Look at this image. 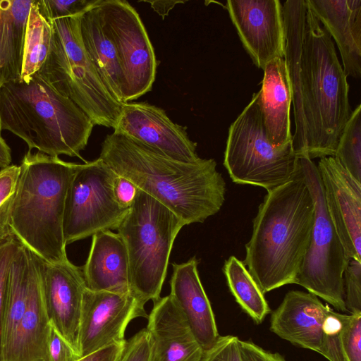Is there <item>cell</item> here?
I'll return each instance as SVG.
<instances>
[{
    "label": "cell",
    "instance_id": "obj_1",
    "mask_svg": "<svg viewBox=\"0 0 361 361\" xmlns=\"http://www.w3.org/2000/svg\"><path fill=\"white\" fill-rule=\"evenodd\" d=\"M283 5L285 51L293 105L292 145L298 157H334L353 110L349 85L329 34L307 0Z\"/></svg>",
    "mask_w": 361,
    "mask_h": 361
},
{
    "label": "cell",
    "instance_id": "obj_2",
    "mask_svg": "<svg viewBox=\"0 0 361 361\" xmlns=\"http://www.w3.org/2000/svg\"><path fill=\"white\" fill-rule=\"evenodd\" d=\"M99 158L171 209L185 225L203 223L225 202L226 182L214 159L178 161L114 133L105 137Z\"/></svg>",
    "mask_w": 361,
    "mask_h": 361
},
{
    "label": "cell",
    "instance_id": "obj_3",
    "mask_svg": "<svg viewBox=\"0 0 361 361\" xmlns=\"http://www.w3.org/2000/svg\"><path fill=\"white\" fill-rule=\"evenodd\" d=\"M314 219L313 198L299 163L290 180L267 191L245 245L243 263L264 294L295 283Z\"/></svg>",
    "mask_w": 361,
    "mask_h": 361
},
{
    "label": "cell",
    "instance_id": "obj_4",
    "mask_svg": "<svg viewBox=\"0 0 361 361\" xmlns=\"http://www.w3.org/2000/svg\"><path fill=\"white\" fill-rule=\"evenodd\" d=\"M90 118L37 73L0 89V131L21 138L29 150L49 156L78 157L94 127Z\"/></svg>",
    "mask_w": 361,
    "mask_h": 361
},
{
    "label": "cell",
    "instance_id": "obj_5",
    "mask_svg": "<svg viewBox=\"0 0 361 361\" xmlns=\"http://www.w3.org/2000/svg\"><path fill=\"white\" fill-rule=\"evenodd\" d=\"M11 213L14 236L47 262L68 259L63 230L65 202L71 180L80 164L28 150Z\"/></svg>",
    "mask_w": 361,
    "mask_h": 361
},
{
    "label": "cell",
    "instance_id": "obj_6",
    "mask_svg": "<svg viewBox=\"0 0 361 361\" xmlns=\"http://www.w3.org/2000/svg\"><path fill=\"white\" fill-rule=\"evenodd\" d=\"M185 224L139 190L117 228L128 257L130 293L143 305L159 300L174 240Z\"/></svg>",
    "mask_w": 361,
    "mask_h": 361
},
{
    "label": "cell",
    "instance_id": "obj_7",
    "mask_svg": "<svg viewBox=\"0 0 361 361\" xmlns=\"http://www.w3.org/2000/svg\"><path fill=\"white\" fill-rule=\"evenodd\" d=\"M82 14L50 22L49 54L37 74L72 100L94 125L114 128L123 104L107 90L83 47L80 35Z\"/></svg>",
    "mask_w": 361,
    "mask_h": 361
},
{
    "label": "cell",
    "instance_id": "obj_8",
    "mask_svg": "<svg viewBox=\"0 0 361 361\" xmlns=\"http://www.w3.org/2000/svg\"><path fill=\"white\" fill-rule=\"evenodd\" d=\"M224 165L234 183L267 191L290 180L298 170L292 142L275 147L268 137L259 90L228 128Z\"/></svg>",
    "mask_w": 361,
    "mask_h": 361
},
{
    "label": "cell",
    "instance_id": "obj_9",
    "mask_svg": "<svg viewBox=\"0 0 361 361\" xmlns=\"http://www.w3.org/2000/svg\"><path fill=\"white\" fill-rule=\"evenodd\" d=\"M314 204V219L308 249L295 283L320 298L336 310L345 312L343 276L347 255L329 216L317 165L298 157Z\"/></svg>",
    "mask_w": 361,
    "mask_h": 361
},
{
    "label": "cell",
    "instance_id": "obj_10",
    "mask_svg": "<svg viewBox=\"0 0 361 361\" xmlns=\"http://www.w3.org/2000/svg\"><path fill=\"white\" fill-rule=\"evenodd\" d=\"M117 174L101 159L80 164L69 184L63 222L66 245L97 233L117 229L129 209L116 202Z\"/></svg>",
    "mask_w": 361,
    "mask_h": 361
},
{
    "label": "cell",
    "instance_id": "obj_11",
    "mask_svg": "<svg viewBox=\"0 0 361 361\" xmlns=\"http://www.w3.org/2000/svg\"><path fill=\"white\" fill-rule=\"evenodd\" d=\"M350 317V314L340 313L324 305L312 293L291 290L272 312L270 330L329 361H346L341 338Z\"/></svg>",
    "mask_w": 361,
    "mask_h": 361
},
{
    "label": "cell",
    "instance_id": "obj_12",
    "mask_svg": "<svg viewBox=\"0 0 361 361\" xmlns=\"http://www.w3.org/2000/svg\"><path fill=\"white\" fill-rule=\"evenodd\" d=\"M98 7L116 46L123 77V102L150 91L157 62L145 25L126 1L99 0Z\"/></svg>",
    "mask_w": 361,
    "mask_h": 361
},
{
    "label": "cell",
    "instance_id": "obj_13",
    "mask_svg": "<svg viewBox=\"0 0 361 361\" xmlns=\"http://www.w3.org/2000/svg\"><path fill=\"white\" fill-rule=\"evenodd\" d=\"M140 317L148 318L145 305L131 293L92 291L86 288L78 333L80 357L126 341L124 334L128 324Z\"/></svg>",
    "mask_w": 361,
    "mask_h": 361
},
{
    "label": "cell",
    "instance_id": "obj_14",
    "mask_svg": "<svg viewBox=\"0 0 361 361\" xmlns=\"http://www.w3.org/2000/svg\"><path fill=\"white\" fill-rule=\"evenodd\" d=\"M230 18L254 64L264 69L277 58H284L285 25L279 0H228Z\"/></svg>",
    "mask_w": 361,
    "mask_h": 361
},
{
    "label": "cell",
    "instance_id": "obj_15",
    "mask_svg": "<svg viewBox=\"0 0 361 361\" xmlns=\"http://www.w3.org/2000/svg\"><path fill=\"white\" fill-rule=\"evenodd\" d=\"M325 205L349 258L361 262V183L334 157L317 165Z\"/></svg>",
    "mask_w": 361,
    "mask_h": 361
},
{
    "label": "cell",
    "instance_id": "obj_16",
    "mask_svg": "<svg viewBox=\"0 0 361 361\" xmlns=\"http://www.w3.org/2000/svg\"><path fill=\"white\" fill-rule=\"evenodd\" d=\"M114 130L174 159L195 162L200 159L186 127L173 123L164 109L147 102L123 103Z\"/></svg>",
    "mask_w": 361,
    "mask_h": 361
},
{
    "label": "cell",
    "instance_id": "obj_17",
    "mask_svg": "<svg viewBox=\"0 0 361 361\" xmlns=\"http://www.w3.org/2000/svg\"><path fill=\"white\" fill-rule=\"evenodd\" d=\"M40 274L50 323L79 354L80 319L83 293L87 288L82 267L68 259L51 263L40 258Z\"/></svg>",
    "mask_w": 361,
    "mask_h": 361
},
{
    "label": "cell",
    "instance_id": "obj_18",
    "mask_svg": "<svg viewBox=\"0 0 361 361\" xmlns=\"http://www.w3.org/2000/svg\"><path fill=\"white\" fill-rule=\"evenodd\" d=\"M146 329L149 361H202L204 350L170 295L154 302Z\"/></svg>",
    "mask_w": 361,
    "mask_h": 361
},
{
    "label": "cell",
    "instance_id": "obj_19",
    "mask_svg": "<svg viewBox=\"0 0 361 361\" xmlns=\"http://www.w3.org/2000/svg\"><path fill=\"white\" fill-rule=\"evenodd\" d=\"M198 264L195 257L186 262L172 264L170 295L204 352L214 345L219 335L210 302L199 276Z\"/></svg>",
    "mask_w": 361,
    "mask_h": 361
},
{
    "label": "cell",
    "instance_id": "obj_20",
    "mask_svg": "<svg viewBox=\"0 0 361 361\" xmlns=\"http://www.w3.org/2000/svg\"><path fill=\"white\" fill-rule=\"evenodd\" d=\"M334 40L347 75L361 78V0H307Z\"/></svg>",
    "mask_w": 361,
    "mask_h": 361
},
{
    "label": "cell",
    "instance_id": "obj_21",
    "mask_svg": "<svg viewBox=\"0 0 361 361\" xmlns=\"http://www.w3.org/2000/svg\"><path fill=\"white\" fill-rule=\"evenodd\" d=\"M82 270L90 290L130 293L127 250L118 233L106 230L93 235Z\"/></svg>",
    "mask_w": 361,
    "mask_h": 361
},
{
    "label": "cell",
    "instance_id": "obj_22",
    "mask_svg": "<svg viewBox=\"0 0 361 361\" xmlns=\"http://www.w3.org/2000/svg\"><path fill=\"white\" fill-rule=\"evenodd\" d=\"M50 329L42 288L40 258L32 252L26 307L7 361H47Z\"/></svg>",
    "mask_w": 361,
    "mask_h": 361
},
{
    "label": "cell",
    "instance_id": "obj_23",
    "mask_svg": "<svg viewBox=\"0 0 361 361\" xmlns=\"http://www.w3.org/2000/svg\"><path fill=\"white\" fill-rule=\"evenodd\" d=\"M99 0L80 17V35L83 47L109 93L123 102V77L110 30L99 8Z\"/></svg>",
    "mask_w": 361,
    "mask_h": 361
},
{
    "label": "cell",
    "instance_id": "obj_24",
    "mask_svg": "<svg viewBox=\"0 0 361 361\" xmlns=\"http://www.w3.org/2000/svg\"><path fill=\"white\" fill-rule=\"evenodd\" d=\"M260 104L268 137L275 147L292 142L290 111L292 96L284 58H277L263 69Z\"/></svg>",
    "mask_w": 361,
    "mask_h": 361
},
{
    "label": "cell",
    "instance_id": "obj_25",
    "mask_svg": "<svg viewBox=\"0 0 361 361\" xmlns=\"http://www.w3.org/2000/svg\"><path fill=\"white\" fill-rule=\"evenodd\" d=\"M32 0H0V89L20 79Z\"/></svg>",
    "mask_w": 361,
    "mask_h": 361
},
{
    "label": "cell",
    "instance_id": "obj_26",
    "mask_svg": "<svg viewBox=\"0 0 361 361\" xmlns=\"http://www.w3.org/2000/svg\"><path fill=\"white\" fill-rule=\"evenodd\" d=\"M32 251L20 243L11 266L3 329L4 361L9 358L25 312Z\"/></svg>",
    "mask_w": 361,
    "mask_h": 361
},
{
    "label": "cell",
    "instance_id": "obj_27",
    "mask_svg": "<svg viewBox=\"0 0 361 361\" xmlns=\"http://www.w3.org/2000/svg\"><path fill=\"white\" fill-rule=\"evenodd\" d=\"M224 272L231 293L252 320L260 324L271 310L257 283L243 262L232 255L225 261Z\"/></svg>",
    "mask_w": 361,
    "mask_h": 361
},
{
    "label": "cell",
    "instance_id": "obj_28",
    "mask_svg": "<svg viewBox=\"0 0 361 361\" xmlns=\"http://www.w3.org/2000/svg\"><path fill=\"white\" fill-rule=\"evenodd\" d=\"M51 36V25L40 14L34 1L26 24L20 80L27 82L39 71L48 56Z\"/></svg>",
    "mask_w": 361,
    "mask_h": 361
},
{
    "label": "cell",
    "instance_id": "obj_29",
    "mask_svg": "<svg viewBox=\"0 0 361 361\" xmlns=\"http://www.w3.org/2000/svg\"><path fill=\"white\" fill-rule=\"evenodd\" d=\"M334 157L361 183V105L352 111L338 140Z\"/></svg>",
    "mask_w": 361,
    "mask_h": 361
},
{
    "label": "cell",
    "instance_id": "obj_30",
    "mask_svg": "<svg viewBox=\"0 0 361 361\" xmlns=\"http://www.w3.org/2000/svg\"><path fill=\"white\" fill-rule=\"evenodd\" d=\"M20 166L11 164L0 170V242L15 237L11 226V213Z\"/></svg>",
    "mask_w": 361,
    "mask_h": 361
},
{
    "label": "cell",
    "instance_id": "obj_31",
    "mask_svg": "<svg viewBox=\"0 0 361 361\" xmlns=\"http://www.w3.org/2000/svg\"><path fill=\"white\" fill-rule=\"evenodd\" d=\"M20 245L16 237L0 242V361H4L3 329L11 266Z\"/></svg>",
    "mask_w": 361,
    "mask_h": 361
},
{
    "label": "cell",
    "instance_id": "obj_32",
    "mask_svg": "<svg viewBox=\"0 0 361 361\" xmlns=\"http://www.w3.org/2000/svg\"><path fill=\"white\" fill-rule=\"evenodd\" d=\"M97 0H37L40 14L48 21L70 18L83 13Z\"/></svg>",
    "mask_w": 361,
    "mask_h": 361
},
{
    "label": "cell",
    "instance_id": "obj_33",
    "mask_svg": "<svg viewBox=\"0 0 361 361\" xmlns=\"http://www.w3.org/2000/svg\"><path fill=\"white\" fill-rule=\"evenodd\" d=\"M344 302L350 314L361 312V262L350 258L343 276Z\"/></svg>",
    "mask_w": 361,
    "mask_h": 361
},
{
    "label": "cell",
    "instance_id": "obj_34",
    "mask_svg": "<svg viewBox=\"0 0 361 361\" xmlns=\"http://www.w3.org/2000/svg\"><path fill=\"white\" fill-rule=\"evenodd\" d=\"M341 340L346 361H361V312L350 314Z\"/></svg>",
    "mask_w": 361,
    "mask_h": 361
},
{
    "label": "cell",
    "instance_id": "obj_35",
    "mask_svg": "<svg viewBox=\"0 0 361 361\" xmlns=\"http://www.w3.org/2000/svg\"><path fill=\"white\" fill-rule=\"evenodd\" d=\"M239 341L234 336H219L214 345L204 352L202 361H242Z\"/></svg>",
    "mask_w": 361,
    "mask_h": 361
},
{
    "label": "cell",
    "instance_id": "obj_36",
    "mask_svg": "<svg viewBox=\"0 0 361 361\" xmlns=\"http://www.w3.org/2000/svg\"><path fill=\"white\" fill-rule=\"evenodd\" d=\"M151 344L148 332L142 329L126 341L118 361H149Z\"/></svg>",
    "mask_w": 361,
    "mask_h": 361
},
{
    "label": "cell",
    "instance_id": "obj_37",
    "mask_svg": "<svg viewBox=\"0 0 361 361\" xmlns=\"http://www.w3.org/2000/svg\"><path fill=\"white\" fill-rule=\"evenodd\" d=\"M81 357L51 324L47 341V361H78Z\"/></svg>",
    "mask_w": 361,
    "mask_h": 361
},
{
    "label": "cell",
    "instance_id": "obj_38",
    "mask_svg": "<svg viewBox=\"0 0 361 361\" xmlns=\"http://www.w3.org/2000/svg\"><path fill=\"white\" fill-rule=\"evenodd\" d=\"M242 361H286L278 353L267 351L251 341H239Z\"/></svg>",
    "mask_w": 361,
    "mask_h": 361
},
{
    "label": "cell",
    "instance_id": "obj_39",
    "mask_svg": "<svg viewBox=\"0 0 361 361\" xmlns=\"http://www.w3.org/2000/svg\"><path fill=\"white\" fill-rule=\"evenodd\" d=\"M113 190L118 204L123 209H130L140 189L130 180L117 175Z\"/></svg>",
    "mask_w": 361,
    "mask_h": 361
},
{
    "label": "cell",
    "instance_id": "obj_40",
    "mask_svg": "<svg viewBox=\"0 0 361 361\" xmlns=\"http://www.w3.org/2000/svg\"><path fill=\"white\" fill-rule=\"evenodd\" d=\"M125 342L114 343L102 348L78 361H118L125 346Z\"/></svg>",
    "mask_w": 361,
    "mask_h": 361
},
{
    "label": "cell",
    "instance_id": "obj_41",
    "mask_svg": "<svg viewBox=\"0 0 361 361\" xmlns=\"http://www.w3.org/2000/svg\"><path fill=\"white\" fill-rule=\"evenodd\" d=\"M149 3L151 7L157 12L162 19L168 16L169 11L178 4H184L183 1H143Z\"/></svg>",
    "mask_w": 361,
    "mask_h": 361
},
{
    "label": "cell",
    "instance_id": "obj_42",
    "mask_svg": "<svg viewBox=\"0 0 361 361\" xmlns=\"http://www.w3.org/2000/svg\"><path fill=\"white\" fill-rule=\"evenodd\" d=\"M11 161L12 157L11 148L0 135V168L3 169L10 166Z\"/></svg>",
    "mask_w": 361,
    "mask_h": 361
}]
</instances>
